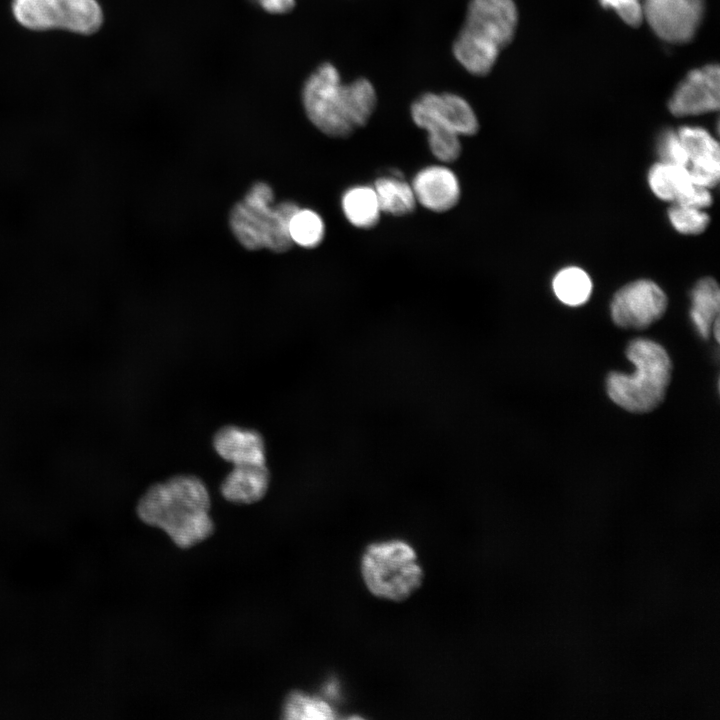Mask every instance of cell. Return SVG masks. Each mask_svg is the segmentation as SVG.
<instances>
[{
    "label": "cell",
    "instance_id": "6da1fadb",
    "mask_svg": "<svg viewBox=\"0 0 720 720\" xmlns=\"http://www.w3.org/2000/svg\"><path fill=\"white\" fill-rule=\"evenodd\" d=\"M210 504L205 483L194 475L180 474L148 488L136 510L145 524L163 530L176 546L188 549L214 533Z\"/></svg>",
    "mask_w": 720,
    "mask_h": 720
},
{
    "label": "cell",
    "instance_id": "7a4b0ae2",
    "mask_svg": "<svg viewBox=\"0 0 720 720\" xmlns=\"http://www.w3.org/2000/svg\"><path fill=\"white\" fill-rule=\"evenodd\" d=\"M302 102L310 122L324 134L345 138L365 126L377 105L372 82L358 77L342 83L336 66L324 62L305 80Z\"/></svg>",
    "mask_w": 720,
    "mask_h": 720
},
{
    "label": "cell",
    "instance_id": "3957f363",
    "mask_svg": "<svg viewBox=\"0 0 720 720\" xmlns=\"http://www.w3.org/2000/svg\"><path fill=\"white\" fill-rule=\"evenodd\" d=\"M518 11L513 0H469L452 44L456 61L471 75H488L513 40Z\"/></svg>",
    "mask_w": 720,
    "mask_h": 720
},
{
    "label": "cell",
    "instance_id": "277c9868",
    "mask_svg": "<svg viewBox=\"0 0 720 720\" xmlns=\"http://www.w3.org/2000/svg\"><path fill=\"white\" fill-rule=\"evenodd\" d=\"M635 372L628 375L611 372L607 393L621 408L632 413H647L664 400L671 380L672 363L666 350L649 339H636L626 349Z\"/></svg>",
    "mask_w": 720,
    "mask_h": 720
},
{
    "label": "cell",
    "instance_id": "5b68a950",
    "mask_svg": "<svg viewBox=\"0 0 720 720\" xmlns=\"http://www.w3.org/2000/svg\"><path fill=\"white\" fill-rule=\"evenodd\" d=\"M273 200L271 187L258 182L232 208L229 224L234 236L244 248H267L282 253L293 246L289 222L300 207L291 201L273 206Z\"/></svg>",
    "mask_w": 720,
    "mask_h": 720
},
{
    "label": "cell",
    "instance_id": "8992f818",
    "mask_svg": "<svg viewBox=\"0 0 720 720\" xmlns=\"http://www.w3.org/2000/svg\"><path fill=\"white\" fill-rule=\"evenodd\" d=\"M410 115L427 131L432 154L442 162H453L461 154L460 136L479 130L478 118L470 103L452 92H424L411 103Z\"/></svg>",
    "mask_w": 720,
    "mask_h": 720
},
{
    "label": "cell",
    "instance_id": "52a82bcc",
    "mask_svg": "<svg viewBox=\"0 0 720 720\" xmlns=\"http://www.w3.org/2000/svg\"><path fill=\"white\" fill-rule=\"evenodd\" d=\"M360 571L372 595L392 602L407 600L421 587L424 578L415 549L401 539L367 545Z\"/></svg>",
    "mask_w": 720,
    "mask_h": 720
},
{
    "label": "cell",
    "instance_id": "ba28073f",
    "mask_svg": "<svg viewBox=\"0 0 720 720\" xmlns=\"http://www.w3.org/2000/svg\"><path fill=\"white\" fill-rule=\"evenodd\" d=\"M12 10L21 25L37 31L57 28L89 35L103 23L96 0H13Z\"/></svg>",
    "mask_w": 720,
    "mask_h": 720
},
{
    "label": "cell",
    "instance_id": "9c48e42d",
    "mask_svg": "<svg viewBox=\"0 0 720 720\" xmlns=\"http://www.w3.org/2000/svg\"><path fill=\"white\" fill-rule=\"evenodd\" d=\"M667 297L653 281L631 282L614 295L611 305L613 322L625 329H644L659 320L666 311Z\"/></svg>",
    "mask_w": 720,
    "mask_h": 720
},
{
    "label": "cell",
    "instance_id": "30bf717a",
    "mask_svg": "<svg viewBox=\"0 0 720 720\" xmlns=\"http://www.w3.org/2000/svg\"><path fill=\"white\" fill-rule=\"evenodd\" d=\"M643 20L663 40L690 41L700 25L703 0H642Z\"/></svg>",
    "mask_w": 720,
    "mask_h": 720
},
{
    "label": "cell",
    "instance_id": "8fae6325",
    "mask_svg": "<svg viewBox=\"0 0 720 720\" xmlns=\"http://www.w3.org/2000/svg\"><path fill=\"white\" fill-rule=\"evenodd\" d=\"M720 72L717 64L695 69L680 82L669 101L675 116H692L719 108Z\"/></svg>",
    "mask_w": 720,
    "mask_h": 720
},
{
    "label": "cell",
    "instance_id": "7c38bea8",
    "mask_svg": "<svg viewBox=\"0 0 720 720\" xmlns=\"http://www.w3.org/2000/svg\"><path fill=\"white\" fill-rule=\"evenodd\" d=\"M677 134L688 157V170L695 184L713 188L720 178L718 142L703 128L684 126Z\"/></svg>",
    "mask_w": 720,
    "mask_h": 720
},
{
    "label": "cell",
    "instance_id": "4fadbf2b",
    "mask_svg": "<svg viewBox=\"0 0 720 720\" xmlns=\"http://www.w3.org/2000/svg\"><path fill=\"white\" fill-rule=\"evenodd\" d=\"M411 186L416 201L433 212L452 209L460 198L457 176L442 165H431L420 170L414 176Z\"/></svg>",
    "mask_w": 720,
    "mask_h": 720
},
{
    "label": "cell",
    "instance_id": "5bb4252c",
    "mask_svg": "<svg viewBox=\"0 0 720 720\" xmlns=\"http://www.w3.org/2000/svg\"><path fill=\"white\" fill-rule=\"evenodd\" d=\"M213 448L233 465L266 464L264 438L253 429L225 425L214 434Z\"/></svg>",
    "mask_w": 720,
    "mask_h": 720
},
{
    "label": "cell",
    "instance_id": "9a60e30c",
    "mask_svg": "<svg viewBox=\"0 0 720 720\" xmlns=\"http://www.w3.org/2000/svg\"><path fill=\"white\" fill-rule=\"evenodd\" d=\"M270 473L266 464L233 465L220 486L222 496L234 504H253L266 494Z\"/></svg>",
    "mask_w": 720,
    "mask_h": 720
},
{
    "label": "cell",
    "instance_id": "2e32d148",
    "mask_svg": "<svg viewBox=\"0 0 720 720\" xmlns=\"http://www.w3.org/2000/svg\"><path fill=\"white\" fill-rule=\"evenodd\" d=\"M344 216L357 228L369 229L380 219V206L373 187L354 186L346 190L341 199Z\"/></svg>",
    "mask_w": 720,
    "mask_h": 720
},
{
    "label": "cell",
    "instance_id": "e0dca14e",
    "mask_svg": "<svg viewBox=\"0 0 720 720\" xmlns=\"http://www.w3.org/2000/svg\"><path fill=\"white\" fill-rule=\"evenodd\" d=\"M691 320L703 339H708L714 321L719 318L720 292L717 282L704 278L696 283L691 293Z\"/></svg>",
    "mask_w": 720,
    "mask_h": 720
},
{
    "label": "cell",
    "instance_id": "ac0fdd59",
    "mask_svg": "<svg viewBox=\"0 0 720 720\" xmlns=\"http://www.w3.org/2000/svg\"><path fill=\"white\" fill-rule=\"evenodd\" d=\"M648 183L659 199L674 203L693 181L687 166L660 161L650 168Z\"/></svg>",
    "mask_w": 720,
    "mask_h": 720
},
{
    "label": "cell",
    "instance_id": "d6986e66",
    "mask_svg": "<svg viewBox=\"0 0 720 720\" xmlns=\"http://www.w3.org/2000/svg\"><path fill=\"white\" fill-rule=\"evenodd\" d=\"M373 188L381 212L404 216L414 211L417 201L412 186L398 176L378 178Z\"/></svg>",
    "mask_w": 720,
    "mask_h": 720
},
{
    "label": "cell",
    "instance_id": "ffe728a7",
    "mask_svg": "<svg viewBox=\"0 0 720 720\" xmlns=\"http://www.w3.org/2000/svg\"><path fill=\"white\" fill-rule=\"evenodd\" d=\"M552 288L562 303L579 306L589 299L592 292V281L584 270L572 266L560 270L555 275Z\"/></svg>",
    "mask_w": 720,
    "mask_h": 720
},
{
    "label": "cell",
    "instance_id": "44dd1931",
    "mask_svg": "<svg viewBox=\"0 0 720 720\" xmlns=\"http://www.w3.org/2000/svg\"><path fill=\"white\" fill-rule=\"evenodd\" d=\"M283 718L321 720L333 719L335 715L331 706L323 699L304 692L293 691L287 696L284 703Z\"/></svg>",
    "mask_w": 720,
    "mask_h": 720
},
{
    "label": "cell",
    "instance_id": "7402d4cb",
    "mask_svg": "<svg viewBox=\"0 0 720 720\" xmlns=\"http://www.w3.org/2000/svg\"><path fill=\"white\" fill-rule=\"evenodd\" d=\"M325 233V226L322 218L310 209L299 208L291 217L289 222V234L297 245L304 248L318 246Z\"/></svg>",
    "mask_w": 720,
    "mask_h": 720
},
{
    "label": "cell",
    "instance_id": "603a6c76",
    "mask_svg": "<svg viewBox=\"0 0 720 720\" xmlns=\"http://www.w3.org/2000/svg\"><path fill=\"white\" fill-rule=\"evenodd\" d=\"M668 218L679 233L687 235L703 232L709 223V216L702 209L676 203L669 208Z\"/></svg>",
    "mask_w": 720,
    "mask_h": 720
},
{
    "label": "cell",
    "instance_id": "cb8c5ba5",
    "mask_svg": "<svg viewBox=\"0 0 720 720\" xmlns=\"http://www.w3.org/2000/svg\"><path fill=\"white\" fill-rule=\"evenodd\" d=\"M657 151L661 162L688 166V157L677 131H664L658 140Z\"/></svg>",
    "mask_w": 720,
    "mask_h": 720
},
{
    "label": "cell",
    "instance_id": "d4e9b609",
    "mask_svg": "<svg viewBox=\"0 0 720 720\" xmlns=\"http://www.w3.org/2000/svg\"><path fill=\"white\" fill-rule=\"evenodd\" d=\"M605 8L614 10L628 25L636 27L643 21L642 0H599Z\"/></svg>",
    "mask_w": 720,
    "mask_h": 720
},
{
    "label": "cell",
    "instance_id": "484cf974",
    "mask_svg": "<svg viewBox=\"0 0 720 720\" xmlns=\"http://www.w3.org/2000/svg\"><path fill=\"white\" fill-rule=\"evenodd\" d=\"M712 202L710 189L695 184L691 186L674 202L697 209L708 207Z\"/></svg>",
    "mask_w": 720,
    "mask_h": 720
},
{
    "label": "cell",
    "instance_id": "4316f807",
    "mask_svg": "<svg viewBox=\"0 0 720 720\" xmlns=\"http://www.w3.org/2000/svg\"><path fill=\"white\" fill-rule=\"evenodd\" d=\"M271 14H285L294 9L296 0H249Z\"/></svg>",
    "mask_w": 720,
    "mask_h": 720
}]
</instances>
